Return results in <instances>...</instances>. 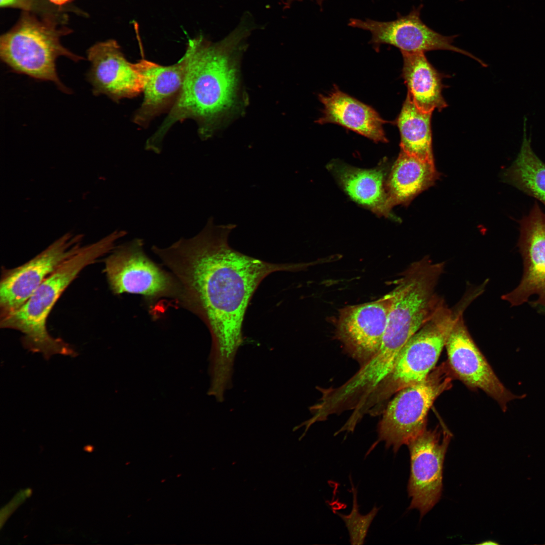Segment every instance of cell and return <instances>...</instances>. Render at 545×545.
Returning <instances> with one entry per match:
<instances>
[{"label": "cell", "instance_id": "obj_1", "mask_svg": "<svg viewBox=\"0 0 545 545\" xmlns=\"http://www.w3.org/2000/svg\"><path fill=\"white\" fill-rule=\"evenodd\" d=\"M233 224L217 225L208 219L196 235L152 252L177 281L178 304L198 316L212 337L210 375L226 384L232 380L237 351L243 343L248 306L262 281L280 271H294L303 263H274L233 249L228 237Z\"/></svg>", "mask_w": 545, "mask_h": 545}, {"label": "cell", "instance_id": "obj_2", "mask_svg": "<svg viewBox=\"0 0 545 545\" xmlns=\"http://www.w3.org/2000/svg\"><path fill=\"white\" fill-rule=\"evenodd\" d=\"M251 30L250 25L243 21L217 42L202 36L188 41L185 52L187 67L182 90L161 125L146 140L149 149L160 151L163 139L170 128L188 119L197 122L202 138L210 136L217 119L235 101L236 58Z\"/></svg>", "mask_w": 545, "mask_h": 545}, {"label": "cell", "instance_id": "obj_3", "mask_svg": "<svg viewBox=\"0 0 545 545\" xmlns=\"http://www.w3.org/2000/svg\"><path fill=\"white\" fill-rule=\"evenodd\" d=\"M121 237V234L114 231L95 242L82 246L48 277L21 306L1 317L0 327L20 332L24 348L40 353L45 359L56 355L76 356L75 351L69 344L49 334L47 317L60 297L78 274L111 252Z\"/></svg>", "mask_w": 545, "mask_h": 545}, {"label": "cell", "instance_id": "obj_4", "mask_svg": "<svg viewBox=\"0 0 545 545\" xmlns=\"http://www.w3.org/2000/svg\"><path fill=\"white\" fill-rule=\"evenodd\" d=\"M60 24L23 12L16 24L1 36L0 57L14 72L37 80L51 81L62 91L70 93L58 75L57 59L65 56L75 62L84 59L62 45L61 37L71 30L59 27Z\"/></svg>", "mask_w": 545, "mask_h": 545}, {"label": "cell", "instance_id": "obj_5", "mask_svg": "<svg viewBox=\"0 0 545 545\" xmlns=\"http://www.w3.org/2000/svg\"><path fill=\"white\" fill-rule=\"evenodd\" d=\"M455 316V311L443 300L430 318L404 345L390 374L367 398L369 408L426 378L445 347Z\"/></svg>", "mask_w": 545, "mask_h": 545}, {"label": "cell", "instance_id": "obj_6", "mask_svg": "<svg viewBox=\"0 0 545 545\" xmlns=\"http://www.w3.org/2000/svg\"><path fill=\"white\" fill-rule=\"evenodd\" d=\"M455 377L448 362L434 367L426 378L398 391L384 411L378 439L395 453L426 429L427 417L435 400L452 386Z\"/></svg>", "mask_w": 545, "mask_h": 545}, {"label": "cell", "instance_id": "obj_7", "mask_svg": "<svg viewBox=\"0 0 545 545\" xmlns=\"http://www.w3.org/2000/svg\"><path fill=\"white\" fill-rule=\"evenodd\" d=\"M143 244L141 239H133L116 246L106 258L104 271L111 290L115 295H142L151 302L171 298L178 303L177 281L148 257Z\"/></svg>", "mask_w": 545, "mask_h": 545}, {"label": "cell", "instance_id": "obj_8", "mask_svg": "<svg viewBox=\"0 0 545 545\" xmlns=\"http://www.w3.org/2000/svg\"><path fill=\"white\" fill-rule=\"evenodd\" d=\"M82 235L68 233L20 266L5 270L0 282V314L18 309L42 282L82 248Z\"/></svg>", "mask_w": 545, "mask_h": 545}, {"label": "cell", "instance_id": "obj_9", "mask_svg": "<svg viewBox=\"0 0 545 545\" xmlns=\"http://www.w3.org/2000/svg\"><path fill=\"white\" fill-rule=\"evenodd\" d=\"M427 429L407 445L410 457L407 490L411 501L409 509L419 510L420 518L440 499L443 489L444 462L452 434L448 429Z\"/></svg>", "mask_w": 545, "mask_h": 545}, {"label": "cell", "instance_id": "obj_10", "mask_svg": "<svg viewBox=\"0 0 545 545\" xmlns=\"http://www.w3.org/2000/svg\"><path fill=\"white\" fill-rule=\"evenodd\" d=\"M463 310L455 311L454 322L445 347L448 364L455 377L471 389H480L495 400L503 411L507 403L525 395H516L500 380L471 338L465 324Z\"/></svg>", "mask_w": 545, "mask_h": 545}, {"label": "cell", "instance_id": "obj_11", "mask_svg": "<svg viewBox=\"0 0 545 545\" xmlns=\"http://www.w3.org/2000/svg\"><path fill=\"white\" fill-rule=\"evenodd\" d=\"M422 7L421 5L414 8L408 14L399 15L390 21L351 18L348 25L369 32L370 42L375 47L389 44L397 47L401 52H407L451 50L471 57L485 66L477 57L453 44L456 35H443L427 26L420 18Z\"/></svg>", "mask_w": 545, "mask_h": 545}, {"label": "cell", "instance_id": "obj_12", "mask_svg": "<svg viewBox=\"0 0 545 545\" xmlns=\"http://www.w3.org/2000/svg\"><path fill=\"white\" fill-rule=\"evenodd\" d=\"M87 56L91 66L86 77L94 95L104 94L118 102L143 92L145 78L139 62L128 61L116 40L94 44Z\"/></svg>", "mask_w": 545, "mask_h": 545}, {"label": "cell", "instance_id": "obj_13", "mask_svg": "<svg viewBox=\"0 0 545 545\" xmlns=\"http://www.w3.org/2000/svg\"><path fill=\"white\" fill-rule=\"evenodd\" d=\"M393 301L392 291L376 300L346 306L340 311L337 335L353 355L367 361L377 351Z\"/></svg>", "mask_w": 545, "mask_h": 545}, {"label": "cell", "instance_id": "obj_14", "mask_svg": "<svg viewBox=\"0 0 545 545\" xmlns=\"http://www.w3.org/2000/svg\"><path fill=\"white\" fill-rule=\"evenodd\" d=\"M144 75V98L133 117V122L146 128L160 114L170 111L180 95L187 67L185 53L175 64L162 66L142 59Z\"/></svg>", "mask_w": 545, "mask_h": 545}, {"label": "cell", "instance_id": "obj_15", "mask_svg": "<svg viewBox=\"0 0 545 545\" xmlns=\"http://www.w3.org/2000/svg\"><path fill=\"white\" fill-rule=\"evenodd\" d=\"M521 226L525 274L518 287L504 296L516 304L525 301L533 294L545 298V214L535 206Z\"/></svg>", "mask_w": 545, "mask_h": 545}, {"label": "cell", "instance_id": "obj_16", "mask_svg": "<svg viewBox=\"0 0 545 545\" xmlns=\"http://www.w3.org/2000/svg\"><path fill=\"white\" fill-rule=\"evenodd\" d=\"M323 105L322 116L316 121L319 124L334 123L363 135L375 142H387L383 120L371 107L334 86L327 95L319 94Z\"/></svg>", "mask_w": 545, "mask_h": 545}, {"label": "cell", "instance_id": "obj_17", "mask_svg": "<svg viewBox=\"0 0 545 545\" xmlns=\"http://www.w3.org/2000/svg\"><path fill=\"white\" fill-rule=\"evenodd\" d=\"M333 170L341 186L356 202L379 215L395 219L384 169L366 170L334 164Z\"/></svg>", "mask_w": 545, "mask_h": 545}, {"label": "cell", "instance_id": "obj_18", "mask_svg": "<svg viewBox=\"0 0 545 545\" xmlns=\"http://www.w3.org/2000/svg\"><path fill=\"white\" fill-rule=\"evenodd\" d=\"M403 59L402 76L409 95L416 107L423 112L432 113L447 106L442 91L443 76L426 59L424 52H401Z\"/></svg>", "mask_w": 545, "mask_h": 545}, {"label": "cell", "instance_id": "obj_19", "mask_svg": "<svg viewBox=\"0 0 545 545\" xmlns=\"http://www.w3.org/2000/svg\"><path fill=\"white\" fill-rule=\"evenodd\" d=\"M439 177L434 161L422 159L401 150L386 183L393 206L408 205L432 186Z\"/></svg>", "mask_w": 545, "mask_h": 545}, {"label": "cell", "instance_id": "obj_20", "mask_svg": "<svg viewBox=\"0 0 545 545\" xmlns=\"http://www.w3.org/2000/svg\"><path fill=\"white\" fill-rule=\"evenodd\" d=\"M431 115L419 110L407 93L397 120L401 150L422 159L434 161Z\"/></svg>", "mask_w": 545, "mask_h": 545}, {"label": "cell", "instance_id": "obj_21", "mask_svg": "<svg viewBox=\"0 0 545 545\" xmlns=\"http://www.w3.org/2000/svg\"><path fill=\"white\" fill-rule=\"evenodd\" d=\"M526 122L524 117L521 149L508 175L514 185L545 203V164L531 147L526 136Z\"/></svg>", "mask_w": 545, "mask_h": 545}, {"label": "cell", "instance_id": "obj_22", "mask_svg": "<svg viewBox=\"0 0 545 545\" xmlns=\"http://www.w3.org/2000/svg\"><path fill=\"white\" fill-rule=\"evenodd\" d=\"M353 493L352 509L348 515L339 513L348 529L350 540L352 544H363L366 536L369 527L376 515L379 508L376 506L366 515H362L359 511L357 500V490L352 484Z\"/></svg>", "mask_w": 545, "mask_h": 545}, {"label": "cell", "instance_id": "obj_23", "mask_svg": "<svg viewBox=\"0 0 545 545\" xmlns=\"http://www.w3.org/2000/svg\"><path fill=\"white\" fill-rule=\"evenodd\" d=\"M0 6L20 9L23 12L39 15L42 18L51 19L61 24H64L68 20L65 8L56 6L49 0H0Z\"/></svg>", "mask_w": 545, "mask_h": 545}, {"label": "cell", "instance_id": "obj_24", "mask_svg": "<svg viewBox=\"0 0 545 545\" xmlns=\"http://www.w3.org/2000/svg\"><path fill=\"white\" fill-rule=\"evenodd\" d=\"M53 5L62 7L63 5L69 3L72 0H49Z\"/></svg>", "mask_w": 545, "mask_h": 545}, {"label": "cell", "instance_id": "obj_25", "mask_svg": "<svg viewBox=\"0 0 545 545\" xmlns=\"http://www.w3.org/2000/svg\"><path fill=\"white\" fill-rule=\"evenodd\" d=\"M301 1V0H285V5L287 7V6L290 5L293 2H296V1ZM315 1L318 5L321 6L323 4V3L326 0H315Z\"/></svg>", "mask_w": 545, "mask_h": 545}, {"label": "cell", "instance_id": "obj_26", "mask_svg": "<svg viewBox=\"0 0 545 545\" xmlns=\"http://www.w3.org/2000/svg\"><path fill=\"white\" fill-rule=\"evenodd\" d=\"M479 544H498V543H497V542H496L495 541L489 540H486L485 541H483L482 542L479 543Z\"/></svg>", "mask_w": 545, "mask_h": 545}, {"label": "cell", "instance_id": "obj_27", "mask_svg": "<svg viewBox=\"0 0 545 545\" xmlns=\"http://www.w3.org/2000/svg\"><path fill=\"white\" fill-rule=\"evenodd\" d=\"M461 1H463V0H461Z\"/></svg>", "mask_w": 545, "mask_h": 545}]
</instances>
